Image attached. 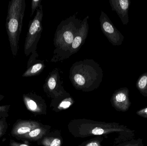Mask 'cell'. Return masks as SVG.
Instances as JSON below:
<instances>
[{
  "label": "cell",
  "instance_id": "1",
  "mask_svg": "<svg viewBox=\"0 0 147 146\" xmlns=\"http://www.w3.org/2000/svg\"><path fill=\"white\" fill-rule=\"evenodd\" d=\"M103 70L93 59L74 63L70 68L69 79L76 90L89 92L97 89L102 81Z\"/></svg>",
  "mask_w": 147,
  "mask_h": 146
},
{
  "label": "cell",
  "instance_id": "2",
  "mask_svg": "<svg viewBox=\"0 0 147 146\" xmlns=\"http://www.w3.org/2000/svg\"><path fill=\"white\" fill-rule=\"evenodd\" d=\"M81 22L82 21L75 14L60 22L54 35L53 44L55 49L51 61L62 62L69 58L70 49L81 26Z\"/></svg>",
  "mask_w": 147,
  "mask_h": 146
},
{
  "label": "cell",
  "instance_id": "3",
  "mask_svg": "<svg viewBox=\"0 0 147 146\" xmlns=\"http://www.w3.org/2000/svg\"><path fill=\"white\" fill-rule=\"evenodd\" d=\"M69 133L75 138L104 136L111 133H129L131 130L116 123H105L85 119H74L68 124Z\"/></svg>",
  "mask_w": 147,
  "mask_h": 146
},
{
  "label": "cell",
  "instance_id": "4",
  "mask_svg": "<svg viewBox=\"0 0 147 146\" xmlns=\"http://www.w3.org/2000/svg\"><path fill=\"white\" fill-rule=\"evenodd\" d=\"M26 7L25 0H12L9 2L5 25L14 57L18 54Z\"/></svg>",
  "mask_w": 147,
  "mask_h": 146
},
{
  "label": "cell",
  "instance_id": "5",
  "mask_svg": "<svg viewBox=\"0 0 147 146\" xmlns=\"http://www.w3.org/2000/svg\"><path fill=\"white\" fill-rule=\"evenodd\" d=\"M43 6L41 5L36 10L35 16L30 20L28 25L24 45V53L26 56L36 51L37 45L43 31Z\"/></svg>",
  "mask_w": 147,
  "mask_h": 146
},
{
  "label": "cell",
  "instance_id": "6",
  "mask_svg": "<svg viewBox=\"0 0 147 146\" xmlns=\"http://www.w3.org/2000/svg\"><path fill=\"white\" fill-rule=\"evenodd\" d=\"M62 71L59 69H54L48 75L45 80L43 88L48 97L52 99L63 96L67 93L63 85V81L61 76Z\"/></svg>",
  "mask_w": 147,
  "mask_h": 146
},
{
  "label": "cell",
  "instance_id": "7",
  "mask_svg": "<svg viewBox=\"0 0 147 146\" xmlns=\"http://www.w3.org/2000/svg\"><path fill=\"white\" fill-rule=\"evenodd\" d=\"M99 21L101 30L110 43L114 46L121 45L124 39V36L103 11L101 12Z\"/></svg>",
  "mask_w": 147,
  "mask_h": 146
},
{
  "label": "cell",
  "instance_id": "8",
  "mask_svg": "<svg viewBox=\"0 0 147 146\" xmlns=\"http://www.w3.org/2000/svg\"><path fill=\"white\" fill-rule=\"evenodd\" d=\"M22 99L26 109L34 115H45L47 114V104L41 96L31 92L23 94Z\"/></svg>",
  "mask_w": 147,
  "mask_h": 146
},
{
  "label": "cell",
  "instance_id": "9",
  "mask_svg": "<svg viewBox=\"0 0 147 146\" xmlns=\"http://www.w3.org/2000/svg\"><path fill=\"white\" fill-rule=\"evenodd\" d=\"M129 93L127 87H122L115 91L112 94L111 102L116 110L122 112L128 110L131 105Z\"/></svg>",
  "mask_w": 147,
  "mask_h": 146
},
{
  "label": "cell",
  "instance_id": "10",
  "mask_svg": "<svg viewBox=\"0 0 147 146\" xmlns=\"http://www.w3.org/2000/svg\"><path fill=\"white\" fill-rule=\"evenodd\" d=\"M89 15L86 16L81 22V26L78 31L71 46L69 57L78 52L85 42L89 32Z\"/></svg>",
  "mask_w": 147,
  "mask_h": 146
},
{
  "label": "cell",
  "instance_id": "11",
  "mask_svg": "<svg viewBox=\"0 0 147 146\" xmlns=\"http://www.w3.org/2000/svg\"><path fill=\"white\" fill-rule=\"evenodd\" d=\"M42 125L41 123L37 121L18 120L13 125L11 135L13 137L18 139Z\"/></svg>",
  "mask_w": 147,
  "mask_h": 146
},
{
  "label": "cell",
  "instance_id": "12",
  "mask_svg": "<svg viewBox=\"0 0 147 146\" xmlns=\"http://www.w3.org/2000/svg\"><path fill=\"white\" fill-rule=\"evenodd\" d=\"M27 63L26 71L22 76L23 77H30L37 76L40 74L46 67L45 61L38 60V54L36 51L31 53Z\"/></svg>",
  "mask_w": 147,
  "mask_h": 146
},
{
  "label": "cell",
  "instance_id": "13",
  "mask_svg": "<svg viewBox=\"0 0 147 146\" xmlns=\"http://www.w3.org/2000/svg\"><path fill=\"white\" fill-rule=\"evenodd\" d=\"M112 10L115 11L123 25H127L129 21V10L131 4L129 0H109Z\"/></svg>",
  "mask_w": 147,
  "mask_h": 146
},
{
  "label": "cell",
  "instance_id": "14",
  "mask_svg": "<svg viewBox=\"0 0 147 146\" xmlns=\"http://www.w3.org/2000/svg\"><path fill=\"white\" fill-rule=\"evenodd\" d=\"M74 103V100L70 94H66L56 98L52 99L51 106L56 112L60 111L69 108Z\"/></svg>",
  "mask_w": 147,
  "mask_h": 146
},
{
  "label": "cell",
  "instance_id": "15",
  "mask_svg": "<svg viewBox=\"0 0 147 146\" xmlns=\"http://www.w3.org/2000/svg\"><path fill=\"white\" fill-rule=\"evenodd\" d=\"M51 127L49 125H42L39 127L31 131L18 138V139L26 140L30 141H38L48 134L51 130Z\"/></svg>",
  "mask_w": 147,
  "mask_h": 146
},
{
  "label": "cell",
  "instance_id": "16",
  "mask_svg": "<svg viewBox=\"0 0 147 146\" xmlns=\"http://www.w3.org/2000/svg\"><path fill=\"white\" fill-rule=\"evenodd\" d=\"M57 131L52 133H49L38 141V144L43 146H61L63 143V139L60 132Z\"/></svg>",
  "mask_w": 147,
  "mask_h": 146
},
{
  "label": "cell",
  "instance_id": "17",
  "mask_svg": "<svg viewBox=\"0 0 147 146\" xmlns=\"http://www.w3.org/2000/svg\"><path fill=\"white\" fill-rule=\"evenodd\" d=\"M136 88L144 97H147V72L139 77L136 82Z\"/></svg>",
  "mask_w": 147,
  "mask_h": 146
},
{
  "label": "cell",
  "instance_id": "18",
  "mask_svg": "<svg viewBox=\"0 0 147 146\" xmlns=\"http://www.w3.org/2000/svg\"><path fill=\"white\" fill-rule=\"evenodd\" d=\"M104 138L103 136H98L89 140L86 141L78 146H102V143Z\"/></svg>",
  "mask_w": 147,
  "mask_h": 146
},
{
  "label": "cell",
  "instance_id": "19",
  "mask_svg": "<svg viewBox=\"0 0 147 146\" xmlns=\"http://www.w3.org/2000/svg\"><path fill=\"white\" fill-rule=\"evenodd\" d=\"M8 128L7 118H3L0 119V139L5 135L7 133Z\"/></svg>",
  "mask_w": 147,
  "mask_h": 146
},
{
  "label": "cell",
  "instance_id": "20",
  "mask_svg": "<svg viewBox=\"0 0 147 146\" xmlns=\"http://www.w3.org/2000/svg\"><path fill=\"white\" fill-rule=\"evenodd\" d=\"M10 107V105L0 106V119L7 118L8 117L9 111Z\"/></svg>",
  "mask_w": 147,
  "mask_h": 146
},
{
  "label": "cell",
  "instance_id": "21",
  "mask_svg": "<svg viewBox=\"0 0 147 146\" xmlns=\"http://www.w3.org/2000/svg\"><path fill=\"white\" fill-rule=\"evenodd\" d=\"M42 0H32L31 3V17L33 15L35 10H37L39 8L41 4Z\"/></svg>",
  "mask_w": 147,
  "mask_h": 146
},
{
  "label": "cell",
  "instance_id": "22",
  "mask_svg": "<svg viewBox=\"0 0 147 146\" xmlns=\"http://www.w3.org/2000/svg\"><path fill=\"white\" fill-rule=\"evenodd\" d=\"M141 144H142V140L139 139L138 140L132 141L120 146H139Z\"/></svg>",
  "mask_w": 147,
  "mask_h": 146
},
{
  "label": "cell",
  "instance_id": "23",
  "mask_svg": "<svg viewBox=\"0 0 147 146\" xmlns=\"http://www.w3.org/2000/svg\"><path fill=\"white\" fill-rule=\"evenodd\" d=\"M136 114L138 116L147 119V107L138 111L136 112Z\"/></svg>",
  "mask_w": 147,
  "mask_h": 146
},
{
  "label": "cell",
  "instance_id": "24",
  "mask_svg": "<svg viewBox=\"0 0 147 146\" xmlns=\"http://www.w3.org/2000/svg\"><path fill=\"white\" fill-rule=\"evenodd\" d=\"M9 146H30L26 144H22V143H18L16 141L10 140L9 141Z\"/></svg>",
  "mask_w": 147,
  "mask_h": 146
},
{
  "label": "cell",
  "instance_id": "25",
  "mask_svg": "<svg viewBox=\"0 0 147 146\" xmlns=\"http://www.w3.org/2000/svg\"><path fill=\"white\" fill-rule=\"evenodd\" d=\"M4 98V96H3V95H1L0 94V103H1V101L3 99V98Z\"/></svg>",
  "mask_w": 147,
  "mask_h": 146
},
{
  "label": "cell",
  "instance_id": "26",
  "mask_svg": "<svg viewBox=\"0 0 147 146\" xmlns=\"http://www.w3.org/2000/svg\"><path fill=\"white\" fill-rule=\"evenodd\" d=\"M139 146H144V145H143V144H142H142H141V145H139Z\"/></svg>",
  "mask_w": 147,
  "mask_h": 146
},
{
  "label": "cell",
  "instance_id": "27",
  "mask_svg": "<svg viewBox=\"0 0 147 146\" xmlns=\"http://www.w3.org/2000/svg\"><path fill=\"white\" fill-rule=\"evenodd\" d=\"M0 40H1V38H0Z\"/></svg>",
  "mask_w": 147,
  "mask_h": 146
}]
</instances>
